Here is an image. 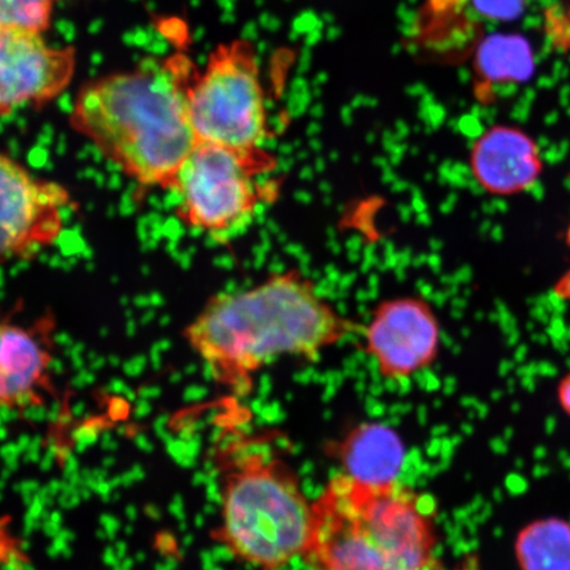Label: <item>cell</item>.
<instances>
[{
  "label": "cell",
  "mask_w": 570,
  "mask_h": 570,
  "mask_svg": "<svg viewBox=\"0 0 570 570\" xmlns=\"http://www.w3.org/2000/svg\"><path fill=\"white\" fill-rule=\"evenodd\" d=\"M355 331L308 276L289 269L214 295L183 336L214 382L245 396L273 363L317 361Z\"/></svg>",
  "instance_id": "obj_1"
},
{
  "label": "cell",
  "mask_w": 570,
  "mask_h": 570,
  "mask_svg": "<svg viewBox=\"0 0 570 570\" xmlns=\"http://www.w3.org/2000/svg\"><path fill=\"white\" fill-rule=\"evenodd\" d=\"M198 75L180 52L98 78L78 92L70 126L139 188L170 190L197 142L189 92Z\"/></svg>",
  "instance_id": "obj_2"
},
{
  "label": "cell",
  "mask_w": 570,
  "mask_h": 570,
  "mask_svg": "<svg viewBox=\"0 0 570 570\" xmlns=\"http://www.w3.org/2000/svg\"><path fill=\"white\" fill-rule=\"evenodd\" d=\"M434 505L401 481L334 475L313 501L305 570H444Z\"/></svg>",
  "instance_id": "obj_3"
},
{
  "label": "cell",
  "mask_w": 570,
  "mask_h": 570,
  "mask_svg": "<svg viewBox=\"0 0 570 570\" xmlns=\"http://www.w3.org/2000/svg\"><path fill=\"white\" fill-rule=\"evenodd\" d=\"M219 518L212 539L255 570H282L308 547L313 501L295 469L256 439L227 440L214 452Z\"/></svg>",
  "instance_id": "obj_4"
},
{
  "label": "cell",
  "mask_w": 570,
  "mask_h": 570,
  "mask_svg": "<svg viewBox=\"0 0 570 570\" xmlns=\"http://www.w3.org/2000/svg\"><path fill=\"white\" fill-rule=\"evenodd\" d=\"M277 159L265 147L235 149L197 141L176 175L175 216L183 226L226 244L254 224L281 191Z\"/></svg>",
  "instance_id": "obj_5"
},
{
  "label": "cell",
  "mask_w": 570,
  "mask_h": 570,
  "mask_svg": "<svg viewBox=\"0 0 570 570\" xmlns=\"http://www.w3.org/2000/svg\"><path fill=\"white\" fill-rule=\"evenodd\" d=\"M258 52L252 41L219 45L189 92L197 141L235 149L265 147L271 125Z\"/></svg>",
  "instance_id": "obj_6"
},
{
  "label": "cell",
  "mask_w": 570,
  "mask_h": 570,
  "mask_svg": "<svg viewBox=\"0 0 570 570\" xmlns=\"http://www.w3.org/2000/svg\"><path fill=\"white\" fill-rule=\"evenodd\" d=\"M73 206L62 184L0 153V266L33 261L59 244Z\"/></svg>",
  "instance_id": "obj_7"
},
{
  "label": "cell",
  "mask_w": 570,
  "mask_h": 570,
  "mask_svg": "<svg viewBox=\"0 0 570 570\" xmlns=\"http://www.w3.org/2000/svg\"><path fill=\"white\" fill-rule=\"evenodd\" d=\"M363 348L387 381H405L438 360L441 325L432 305L417 296H397L376 305L361 327Z\"/></svg>",
  "instance_id": "obj_8"
},
{
  "label": "cell",
  "mask_w": 570,
  "mask_h": 570,
  "mask_svg": "<svg viewBox=\"0 0 570 570\" xmlns=\"http://www.w3.org/2000/svg\"><path fill=\"white\" fill-rule=\"evenodd\" d=\"M75 71L73 48L48 46L38 32L0 31V117L52 101L68 89Z\"/></svg>",
  "instance_id": "obj_9"
},
{
  "label": "cell",
  "mask_w": 570,
  "mask_h": 570,
  "mask_svg": "<svg viewBox=\"0 0 570 570\" xmlns=\"http://www.w3.org/2000/svg\"><path fill=\"white\" fill-rule=\"evenodd\" d=\"M53 315L0 316V411L38 407L53 390Z\"/></svg>",
  "instance_id": "obj_10"
},
{
  "label": "cell",
  "mask_w": 570,
  "mask_h": 570,
  "mask_svg": "<svg viewBox=\"0 0 570 570\" xmlns=\"http://www.w3.org/2000/svg\"><path fill=\"white\" fill-rule=\"evenodd\" d=\"M470 167L480 187L494 196L524 194L543 170L539 148L514 127L495 126L475 140Z\"/></svg>",
  "instance_id": "obj_11"
},
{
  "label": "cell",
  "mask_w": 570,
  "mask_h": 570,
  "mask_svg": "<svg viewBox=\"0 0 570 570\" xmlns=\"http://www.w3.org/2000/svg\"><path fill=\"white\" fill-rule=\"evenodd\" d=\"M342 472L365 483L399 481L405 461V445L394 428L381 422L354 425L336 443L330 444Z\"/></svg>",
  "instance_id": "obj_12"
},
{
  "label": "cell",
  "mask_w": 570,
  "mask_h": 570,
  "mask_svg": "<svg viewBox=\"0 0 570 570\" xmlns=\"http://www.w3.org/2000/svg\"><path fill=\"white\" fill-rule=\"evenodd\" d=\"M517 560L522 570H570V524L541 519L519 532Z\"/></svg>",
  "instance_id": "obj_13"
},
{
  "label": "cell",
  "mask_w": 570,
  "mask_h": 570,
  "mask_svg": "<svg viewBox=\"0 0 570 570\" xmlns=\"http://www.w3.org/2000/svg\"><path fill=\"white\" fill-rule=\"evenodd\" d=\"M531 59L524 41L493 36L480 47L475 71L484 83L520 80L529 75Z\"/></svg>",
  "instance_id": "obj_14"
},
{
  "label": "cell",
  "mask_w": 570,
  "mask_h": 570,
  "mask_svg": "<svg viewBox=\"0 0 570 570\" xmlns=\"http://www.w3.org/2000/svg\"><path fill=\"white\" fill-rule=\"evenodd\" d=\"M53 0H0V31L42 33L51 24Z\"/></svg>",
  "instance_id": "obj_15"
},
{
  "label": "cell",
  "mask_w": 570,
  "mask_h": 570,
  "mask_svg": "<svg viewBox=\"0 0 570 570\" xmlns=\"http://www.w3.org/2000/svg\"><path fill=\"white\" fill-rule=\"evenodd\" d=\"M558 399L561 410L570 417V372L559 383Z\"/></svg>",
  "instance_id": "obj_16"
},
{
  "label": "cell",
  "mask_w": 570,
  "mask_h": 570,
  "mask_svg": "<svg viewBox=\"0 0 570 570\" xmlns=\"http://www.w3.org/2000/svg\"><path fill=\"white\" fill-rule=\"evenodd\" d=\"M554 295L570 306V268L554 284Z\"/></svg>",
  "instance_id": "obj_17"
},
{
  "label": "cell",
  "mask_w": 570,
  "mask_h": 570,
  "mask_svg": "<svg viewBox=\"0 0 570 570\" xmlns=\"http://www.w3.org/2000/svg\"><path fill=\"white\" fill-rule=\"evenodd\" d=\"M454 570H482L479 556L469 554L460 561V564Z\"/></svg>",
  "instance_id": "obj_18"
},
{
  "label": "cell",
  "mask_w": 570,
  "mask_h": 570,
  "mask_svg": "<svg viewBox=\"0 0 570 570\" xmlns=\"http://www.w3.org/2000/svg\"><path fill=\"white\" fill-rule=\"evenodd\" d=\"M53 2H55V0H53Z\"/></svg>",
  "instance_id": "obj_19"
}]
</instances>
